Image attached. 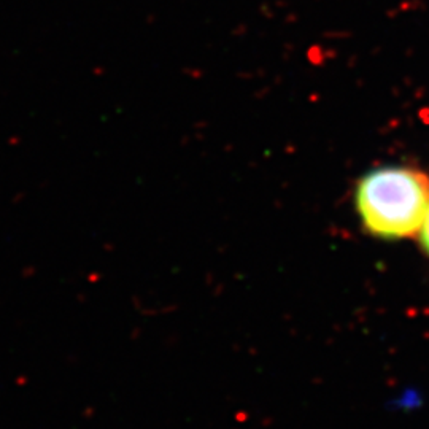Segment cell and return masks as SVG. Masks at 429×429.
I'll list each match as a JSON object with an SVG mask.
<instances>
[{"label": "cell", "mask_w": 429, "mask_h": 429, "mask_svg": "<svg viewBox=\"0 0 429 429\" xmlns=\"http://www.w3.org/2000/svg\"><path fill=\"white\" fill-rule=\"evenodd\" d=\"M429 207V177L404 167L369 172L356 188V208L370 234L402 239L418 232Z\"/></svg>", "instance_id": "cell-1"}, {"label": "cell", "mask_w": 429, "mask_h": 429, "mask_svg": "<svg viewBox=\"0 0 429 429\" xmlns=\"http://www.w3.org/2000/svg\"><path fill=\"white\" fill-rule=\"evenodd\" d=\"M428 404V393L421 385L408 383L394 388L385 398V410L393 415H410L420 413Z\"/></svg>", "instance_id": "cell-2"}, {"label": "cell", "mask_w": 429, "mask_h": 429, "mask_svg": "<svg viewBox=\"0 0 429 429\" xmlns=\"http://www.w3.org/2000/svg\"><path fill=\"white\" fill-rule=\"evenodd\" d=\"M418 234H420L421 245H423L425 251L429 254V207H428V212L425 215V220H423V223H421V227L418 230Z\"/></svg>", "instance_id": "cell-3"}]
</instances>
